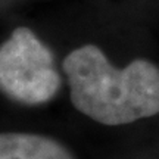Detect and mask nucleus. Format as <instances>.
<instances>
[{
	"mask_svg": "<svg viewBox=\"0 0 159 159\" xmlns=\"http://www.w3.org/2000/svg\"><path fill=\"white\" fill-rule=\"evenodd\" d=\"M0 159H74L50 137L28 133H0Z\"/></svg>",
	"mask_w": 159,
	"mask_h": 159,
	"instance_id": "nucleus-3",
	"label": "nucleus"
},
{
	"mask_svg": "<svg viewBox=\"0 0 159 159\" xmlns=\"http://www.w3.org/2000/svg\"><path fill=\"white\" fill-rule=\"evenodd\" d=\"M61 89V75L49 47L27 27L13 30L0 44V90L21 105L50 102Z\"/></svg>",
	"mask_w": 159,
	"mask_h": 159,
	"instance_id": "nucleus-2",
	"label": "nucleus"
},
{
	"mask_svg": "<svg viewBox=\"0 0 159 159\" xmlns=\"http://www.w3.org/2000/svg\"><path fill=\"white\" fill-rule=\"evenodd\" d=\"M74 108L103 125L131 124L159 112V68L136 59L112 66L97 46L85 44L63 59Z\"/></svg>",
	"mask_w": 159,
	"mask_h": 159,
	"instance_id": "nucleus-1",
	"label": "nucleus"
}]
</instances>
